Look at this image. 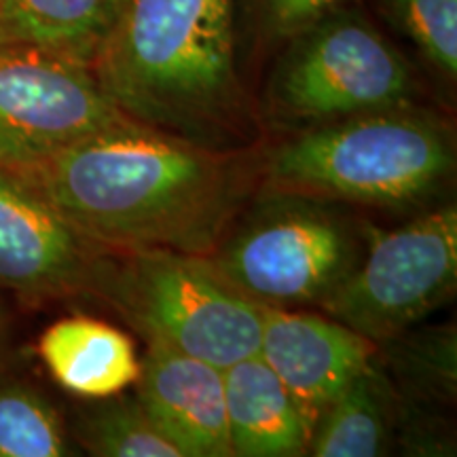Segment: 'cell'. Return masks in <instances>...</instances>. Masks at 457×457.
<instances>
[{
	"label": "cell",
	"instance_id": "obj_8",
	"mask_svg": "<svg viewBox=\"0 0 457 457\" xmlns=\"http://www.w3.org/2000/svg\"><path fill=\"white\" fill-rule=\"evenodd\" d=\"M129 121L89 66L26 47H0V168L21 171Z\"/></svg>",
	"mask_w": 457,
	"mask_h": 457
},
{
	"label": "cell",
	"instance_id": "obj_14",
	"mask_svg": "<svg viewBox=\"0 0 457 457\" xmlns=\"http://www.w3.org/2000/svg\"><path fill=\"white\" fill-rule=\"evenodd\" d=\"M128 0H0V47H26L89 66Z\"/></svg>",
	"mask_w": 457,
	"mask_h": 457
},
{
	"label": "cell",
	"instance_id": "obj_17",
	"mask_svg": "<svg viewBox=\"0 0 457 457\" xmlns=\"http://www.w3.org/2000/svg\"><path fill=\"white\" fill-rule=\"evenodd\" d=\"M77 411L72 436L98 457H182L131 394L89 400Z\"/></svg>",
	"mask_w": 457,
	"mask_h": 457
},
{
	"label": "cell",
	"instance_id": "obj_20",
	"mask_svg": "<svg viewBox=\"0 0 457 457\" xmlns=\"http://www.w3.org/2000/svg\"><path fill=\"white\" fill-rule=\"evenodd\" d=\"M267 26L279 37H293L320 17L341 9L350 0H261Z\"/></svg>",
	"mask_w": 457,
	"mask_h": 457
},
{
	"label": "cell",
	"instance_id": "obj_13",
	"mask_svg": "<svg viewBox=\"0 0 457 457\" xmlns=\"http://www.w3.org/2000/svg\"><path fill=\"white\" fill-rule=\"evenodd\" d=\"M37 352L55 384L83 400L117 396L140 377L131 337L96 318L57 320L43 330Z\"/></svg>",
	"mask_w": 457,
	"mask_h": 457
},
{
	"label": "cell",
	"instance_id": "obj_16",
	"mask_svg": "<svg viewBox=\"0 0 457 457\" xmlns=\"http://www.w3.org/2000/svg\"><path fill=\"white\" fill-rule=\"evenodd\" d=\"M381 367L404 404L445 407L457 390V335L453 327L404 330L379 343Z\"/></svg>",
	"mask_w": 457,
	"mask_h": 457
},
{
	"label": "cell",
	"instance_id": "obj_19",
	"mask_svg": "<svg viewBox=\"0 0 457 457\" xmlns=\"http://www.w3.org/2000/svg\"><path fill=\"white\" fill-rule=\"evenodd\" d=\"M386 20L420 49L430 66L457 74V0H379Z\"/></svg>",
	"mask_w": 457,
	"mask_h": 457
},
{
	"label": "cell",
	"instance_id": "obj_9",
	"mask_svg": "<svg viewBox=\"0 0 457 457\" xmlns=\"http://www.w3.org/2000/svg\"><path fill=\"white\" fill-rule=\"evenodd\" d=\"M106 253L20 174L0 168V288L28 301L94 296Z\"/></svg>",
	"mask_w": 457,
	"mask_h": 457
},
{
	"label": "cell",
	"instance_id": "obj_18",
	"mask_svg": "<svg viewBox=\"0 0 457 457\" xmlns=\"http://www.w3.org/2000/svg\"><path fill=\"white\" fill-rule=\"evenodd\" d=\"M74 455L64 417L37 387L0 375V457Z\"/></svg>",
	"mask_w": 457,
	"mask_h": 457
},
{
	"label": "cell",
	"instance_id": "obj_3",
	"mask_svg": "<svg viewBox=\"0 0 457 457\" xmlns=\"http://www.w3.org/2000/svg\"><path fill=\"white\" fill-rule=\"evenodd\" d=\"M455 174V136L415 104L303 128L262 163L265 195L341 205L426 208Z\"/></svg>",
	"mask_w": 457,
	"mask_h": 457
},
{
	"label": "cell",
	"instance_id": "obj_4",
	"mask_svg": "<svg viewBox=\"0 0 457 457\" xmlns=\"http://www.w3.org/2000/svg\"><path fill=\"white\" fill-rule=\"evenodd\" d=\"M94 296L146 345L227 369L259 353L265 307L244 296L208 256L174 250H108Z\"/></svg>",
	"mask_w": 457,
	"mask_h": 457
},
{
	"label": "cell",
	"instance_id": "obj_2",
	"mask_svg": "<svg viewBox=\"0 0 457 457\" xmlns=\"http://www.w3.org/2000/svg\"><path fill=\"white\" fill-rule=\"evenodd\" d=\"M129 121L214 148H245L233 0H128L91 64Z\"/></svg>",
	"mask_w": 457,
	"mask_h": 457
},
{
	"label": "cell",
	"instance_id": "obj_21",
	"mask_svg": "<svg viewBox=\"0 0 457 457\" xmlns=\"http://www.w3.org/2000/svg\"><path fill=\"white\" fill-rule=\"evenodd\" d=\"M4 353H7V343H4V327H3V316H0V370L4 364Z\"/></svg>",
	"mask_w": 457,
	"mask_h": 457
},
{
	"label": "cell",
	"instance_id": "obj_12",
	"mask_svg": "<svg viewBox=\"0 0 457 457\" xmlns=\"http://www.w3.org/2000/svg\"><path fill=\"white\" fill-rule=\"evenodd\" d=\"M233 457L307 455L312 424L259 353L222 369Z\"/></svg>",
	"mask_w": 457,
	"mask_h": 457
},
{
	"label": "cell",
	"instance_id": "obj_5",
	"mask_svg": "<svg viewBox=\"0 0 457 457\" xmlns=\"http://www.w3.org/2000/svg\"><path fill=\"white\" fill-rule=\"evenodd\" d=\"M364 228L341 204L267 195L208 261L262 307H320L362 259Z\"/></svg>",
	"mask_w": 457,
	"mask_h": 457
},
{
	"label": "cell",
	"instance_id": "obj_15",
	"mask_svg": "<svg viewBox=\"0 0 457 457\" xmlns=\"http://www.w3.org/2000/svg\"><path fill=\"white\" fill-rule=\"evenodd\" d=\"M396 387L375 358L313 424L307 455L377 457L390 453L400 420Z\"/></svg>",
	"mask_w": 457,
	"mask_h": 457
},
{
	"label": "cell",
	"instance_id": "obj_6",
	"mask_svg": "<svg viewBox=\"0 0 457 457\" xmlns=\"http://www.w3.org/2000/svg\"><path fill=\"white\" fill-rule=\"evenodd\" d=\"M290 38L267 96L279 121L312 128L415 104L413 68L364 15L335 9Z\"/></svg>",
	"mask_w": 457,
	"mask_h": 457
},
{
	"label": "cell",
	"instance_id": "obj_7",
	"mask_svg": "<svg viewBox=\"0 0 457 457\" xmlns=\"http://www.w3.org/2000/svg\"><path fill=\"white\" fill-rule=\"evenodd\" d=\"M455 286L457 208L445 204L392 231L367 227L362 259L320 310L384 343L445 305Z\"/></svg>",
	"mask_w": 457,
	"mask_h": 457
},
{
	"label": "cell",
	"instance_id": "obj_10",
	"mask_svg": "<svg viewBox=\"0 0 457 457\" xmlns=\"http://www.w3.org/2000/svg\"><path fill=\"white\" fill-rule=\"evenodd\" d=\"M379 353V343L339 320L295 307H265L259 356L312 424Z\"/></svg>",
	"mask_w": 457,
	"mask_h": 457
},
{
	"label": "cell",
	"instance_id": "obj_11",
	"mask_svg": "<svg viewBox=\"0 0 457 457\" xmlns=\"http://www.w3.org/2000/svg\"><path fill=\"white\" fill-rule=\"evenodd\" d=\"M134 387L153 424L182 457H233L222 369L168 347L146 345Z\"/></svg>",
	"mask_w": 457,
	"mask_h": 457
},
{
	"label": "cell",
	"instance_id": "obj_1",
	"mask_svg": "<svg viewBox=\"0 0 457 457\" xmlns=\"http://www.w3.org/2000/svg\"><path fill=\"white\" fill-rule=\"evenodd\" d=\"M248 159L125 123L15 174L100 248L208 256L242 210Z\"/></svg>",
	"mask_w": 457,
	"mask_h": 457
}]
</instances>
